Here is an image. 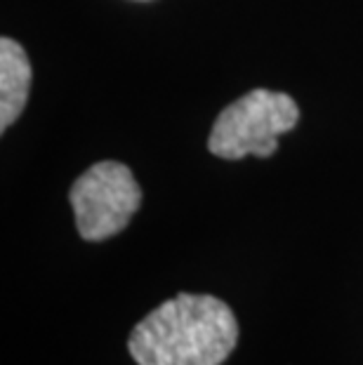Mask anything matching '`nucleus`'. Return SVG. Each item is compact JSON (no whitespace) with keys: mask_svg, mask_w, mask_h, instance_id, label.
<instances>
[{"mask_svg":"<svg viewBox=\"0 0 363 365\" xmlns=\"http://www.w3.org/2000/svg\"><path fill=\"white\" fill-rule=\"evenodd\" d=\"M81 238L97 243L121 234L142 205V189L128 165L118 160L95 163L68 191Z\"/></svg>","mask_w":363,"mask_h":365,"instance_id":"3","label":"nucleus"},{"mask_svg":"<svg viewBox=\"0 0 363 365\" xmlns=\"http://www.w3.org/2000/svg\"><path fill=\"white\" fill-rule=\"evenodd\" d=\"M236 341L238 323L227 302L180 292L135 325L128 351L137 365H222Z\"/></svg>","mask_w":363,"mask_h":365,"instance_id":"1","label":"nucleus"},{"mask_svg":"<svg viewBox=\"0 0 363 365\" xmlns=\"http://www.w3.org/2000/svg\"><path fill=\"white\" fill-rule=\"evenodd\" d=\"M31 88V61L12 38H0V130H7L26 106Z\"/></svg>","mask_w":363,"mask_h":365,"instance_id":"4","label":"nucleus"},{"mask_svg":"<svg viewBox=\"0 0 363 365\" xmlns=\"http://www.w3.org/2000/svg\"><path fill=\"white\" fill-rule=\"evenodd\" d=\"M300 106L290 95L250 90L218 115L208 139L213 156L238 160L245 156L269 158L279 149V135L297 125Z\"/></svg>","mask_w":363,"mask_h":365,"instance_id":"2","label":"nucleus"}]
</instances>
